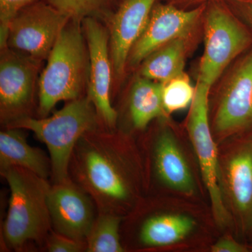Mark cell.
I'll use <instances>...</instances> for the list:
<instances>
[{
  "instance_id": "cell-11",
  "label": "cell",
  "mask_w": 252,
  "mask_h": 252,
  "mask_svg": "<svg viewBox=\"0 0 252 252\" xmlns=\"http://www.w3.org/2000/svg\"><path fill=\"white\" fill-rule=\"evenodd\" d=\"M48 205L51 223L59 234L77 241L87 240L94 226L91 200L69 180L50 188Z\"/></svg>"
},
{
  "instance_id": "cell-12",
  "label": "cell",
  "mask_w": 252,
  "mask_h": 252,
  "mask_svg": "<svg viewBox=\"0 0 252 252\" xmlns=\"http://www.w3.org/2000/svg\"><path fill=\"white\" fill-rule=\"evenodd\" d=\"M157 0H123L110 18L109 49L113 71L121 79L127 69V61L132 46L148 22Z\"/></svg>"
},
{
  "instance_id": "cell-10",
  "label": "cell",
  "mask_w": 252,
  "mask_h": 252,
  "mask_svg": "<svg viewBox=\"0 0 252 252\" xmlns=\"http://www.w3.org/2000/svg\"><path fill=\"white\" fill-rule=\"evenodd\" d=\"M41 63L9 48L1 49L0 105L3 117L18 119V114L31 104Z\"/></svg>"
},
{
  "instance_id": "cell-14",
  "label": "cell",
  "mask_w": 252,
  "mask_h": 252,
  "mask_svg": "<svg viewBox=\"0 0 252 252\" xmlns=\"http://www.w3.org/2000/svg\"><path fill=\"white\" fill-rule=\"evenodd\" d=\"M203 37V22L149 55L140 65V76L163 83L185 72L186 61Z\"/></svg>"
},
{
  "instance_id": "cell-16",
  "label": "cell",
  "mask_w": 252,
  "mask_h": 252,
  "mask_svg": "<svg viewBox=\"0 0 252 252\" xmlns=\"http://www.w3.org/2000/svg\"><path fill=\"white\" fill-rule=\"evenodd\" d=\"M155 164L158 175L165 185L187 195L194 193L193 176L171 132L165 130L159 136L156 145Z\"/></svg>"
},
{
  "instance_id": "cell-15",
  "label": "cell",
  "mask_w": 252,
  "mask_h": 252,
  "mask_svg": "<svg viewBox=\"0 0 252 252\" xmlns=\"http://www.w3.org/2000/svg\"><path fill=\"white\" fill-rule=\"evenodd\" d=\"M225 175L230 198L242 223L252 228V131L232 152Z\"/></svg>"
},
{
  "instance_id": "cell-2",
  "label": "cell",
  "mask_w": 252,
  "mask_h": 252,
  "mask_svg": "<svg viewBox=\"0 0 252 252\" xmlns=\"http://www.w3.org/2000/svg\"><path fill=\"white\" fill-rule=\"evenodd\" d=\"M97 114L89 97L70 101L51 117L41 119L22 117L12 121L9 127L31 130L44 142L51 157L55 184L68 180L69 161L76 144L97 125Z\"/></svg>"
},
{
  "instance_id": "cell-19",
  "label": "cell",
  "mask_w": 252,
  "mask_h": 252,
  "mask_svg": "<svg viewBox=\"0 0 252 252\" xmlns=\"http://www.w3.org/2000/svg\"><path fill=\"white\" fill-rule=\"evenodd\" d=\"M195 222L190 217L162 215L151 217L142 225L140 238L148 246L174 245L185 238L193 230Z\"/></svg>"
},
{
  "instance_id": "cell-18",
  "label": "cell",
  "mask_w": 252,
  "mask_h": 252,
  "mask_svg": "<svg viewBox=\"0 0 252 252\" xmlns=\"http://www.w3.org/2000/svg\"><path fill=\"white\" fill-rule=\"evenodd\" d=\"M130 110L137 129L145 128L157 118L167 117L162 104L161 83L139 76L131 90Z\"/></svg>"
},
{
  "instance_id": "cell-5",
  "label": "cell",
  "mask_w": 252,
  "mask_h": 252,
  "mask_svg": "<svg viewBox=\"0 0 252 252\" xmlns=\"http://www.w3.org/2000/svg\"><path fill=\"white\" fill-rule=\"evenodd\" d=\"M218 81L214 132L220 139L252 132V47L235 60Z\"/></svg>"
},
{
  "instance_id": "cell-21",
  "label": "cell",
  "mask_w": 252,
  "mask_h": 252,
  "mask_svg": "<svg viewBox=\"0 0 252 252\" xmlns=\"http://www.w3.org/2000/svg\"><path fill=\"white\" fill-rule=\"evenodd\" d=\"M162 84V98L167 114L190 107L195 94V86L192 85L185 72Z\"/></svg>"
},
{
  "instance_id": "cell-20",
  "label": "cell",
  "mask_w": 252,
  "mask_h": 252,
  "mask_svg": "<svg viewBox=\"0 0 252 252\" xmlns=\"http://www.w3.org/2000/svg\"><path fill=\"white\" fill-rule=\"evenodd\" d=\"M121 219L115 215H104L94 221L87 238V250L89 252H122L119 238Z\"/></svg>"
},
{
  "instance_id": "cell-3",
  "label": "cell",
  "mask_w": 252,
  "mask_h": 252,
  "mask_svg": "<svg viewBox=\"0 0 252 252\" xmlns=\"http://www.w3.org/2000/svg\"><path fill=\"white\" fill-rule=\"evenodd\" d=\"M204 51L197 81L213 87L230 64L252 47V30L226 1L207 3Z\"/></svg>"
},
{
  "instance_id": "cell-23",
  "label": "cell",
  "mask_w": 252,
  "mask_h": 252,
  "mask_svg": "<svg viewBox=\"0 0 252 252\" xmlns=\"http://www.w3.org/2000/svg\"><path fill=\"white\" fill-rule=\"evenodd\" d=\"M35 0H0V46L6 47L9 23L20 11Z\"/></svg>"
},
{
  "instance_id": "cell-9",
  "label": "cell",
  "mask_w": 252,
  "mask_h": 252,
  "mask_svg": "<svg viewBox=\"0 0 252 252\" xmlns=\"http://www.w3.org/2000/svg\"><path fill=\"white\" fill-rule=\"evenodd\" d=\"M89 52L88 97L99 117L107 126L115 125L117 113L110 100L113 71L109 32L98 18L89 17L82 21Z\"/></svg>"
},
{
  "instance_id": "cell-1",
  "label": "cell",
  "mask_w": 252,
  "mask_h": 252,
  "mask_svg": "<svg viewBox=\"0 0 252 252\" xmlns=\"http://www.w3.org/2000/svg\"><path fill=\"white\" fill-rule=\"evenodd\" d=\"M82 23L70 21L60 33L39 79V112L46 117L61 101L81 97L88 81L89 52Z\"/></svg>"
},
{
  "instance_id": "cell-27",
  "label": "cell",
  "mask_w": 252,
  "mask_h": 252,
  "mask_svg": "<svg viewBox=\"0 0 252 252\" xmlns=\"http://www.w3.org/2000/svg\"><path fill=\"white\" fill-rule=\"evenodd\" d=\"M229 1L231 0H167V3L174 5L180 9H190L214 1Z\"/></svg>"
},
{
  "instance_id": "cell-25",
  "label": "cell",
  "mask_w": 252,
  "mask_h": 252,
  "mask_svg": "<svg viewBox=\"0 0 252 252\" xmlns=\"http://www.w3.org/2000/svg\"><path fill=\"white\" fill-rule=\"evenodd\" d=\"M229 2L234 6L236 14L252 30V0H231Z\"/></svg>"
},
{
  "instance_id": "cell-4",
  "label": "cell",
  "mask_w": 252,
  "mask_h": 252,
  "mask_svg": "<svg viewBox=\"0 0 252 252\" xmlns=\"http://www.w3.org/2000/svg\"><path fill=\"white\" fill-rule=\"evenodd\" d=\"M11 190L9 210L4 224L5 240L18 248L41 238L49 230L50 217L46 180L27 169L11 166L1 170Z\"/></svg>"
},
{
  "instance_id": "cell-17",
  "label": "cell",
  "mask_w": 252,
  "mask_h": 252,
  "mask_svg": "<svg viewBox=\"0 0 252 252\" xmlns=\"http://www.w3.org/2000/svg\"><path fill=\"white\" fill-rule=\"evenodd\" d=\"M0 165L1 170L11 166L23 167L45 180L51 172L44 152L29 145L24 134L15 127L0 133Z\"/></svg>"
},
{
  "instance_id": "cell-6",
  "label": "cell",
  "mask_w": 252,
  "mask_h": 252,
  "mask_svg": "<svg viewBox=\"0 0 252 252\" xmlns=\"http://www.w3.org/2000/svg\"><path fill=\"white\" fill-rule=\"evenodd\" d=\"M210 91L211 88L197 81L195 96L189 110L187 129L210 195L214 217L217 223L223 226L228 224L230 217L220 189L218 153L209 119Z\"/></svg>"
},
{
  "instance_id": "cell-13",
  "label": "cell",
  "mask_w": 252,
  "mask_h": 252,
  "mask_svg": "<svg viewBox=\"0 0 252 252\" xmlns=\"http://www.w3.org/2000/svg\"><path fill=\"white\" fill-rule=\"evenodd\" d=\"M86 149L81 154V171L88 187L107 201L126 200L128 188L110 152L95 146Z\"/></svg>"
},
{
  "instance_id": "cell-22",
  "label": "cell",
  "mask_w": 252,
  "mask_h": 252,
  "mask_svg": "<svg viewBox=\"0 0 252 252\" xmlns=\"http://www.w3.org/2000/svg\"><path fill=\"white\" fill-rule=\"evenodd\" d=\"M72 21L98 18L105 13L110 0H45Z\"/></svg>"
},
{
  "instance_id": "cell-7",
  "label": "cell",
  "mask_w": 252,
  "mask_h": 252,
  "mask_svg": "<svg viewBox=\"0 0 252 252\" xmlns=\"http://www.w3.org/2000/svg\"><path fill=\"white\" fill-rule=\"evenodd\" d=\"M69 21L45 0H35L9 23L6 47L42 62L47 60L60 33Z\"/></svg>"
},
{
  "instance_id": "cell-24",
  "label": "cell",
  "mask_w": 252,
  "mask_h": 252,
  "mask_svg": "<svg viewBox=\"0 0 252 252\" xmlns=\"http://www.w3.org/2000/svg\"><path fill=\"white\" fill-rule=\"evenodd\" d=\"M83 242L77 241L61 234L52 235L48 244L51 252H78L83 249Z\"/></svg>"
},
{
  "instance_id": "cell-26",
  "label": "cell",
  "mask_w": 252,
  "mask_h": 252,
  "mask_svg": "<svg viewBox=\"0 0 252 252\" xmlns=\"http://www.w3.org/2000/svg\"><path fill=\"white\" fill-rule=\"evenodd\" d=\"M248 249L232 238H222L212 247L213 252H245Z\"/></svg>"
},
{
  "instance_id": "cell-8",
  "label": "cell",
  "mask_w": 252,
  "mask_h": 252,
  "mask_svg": "<svg viewBox=\"0 0 252 252\" xmlns=\"http://www.w3.org/2000/svg\"><path fill=\"white\" fill-rule=\"evenodd\" d=\"M206 4L183 9L169 3L157 2L147 26L129 54L127 69L140 67L147 57L172 39L201 24Z\"/></svg>"
}]
</instances>
